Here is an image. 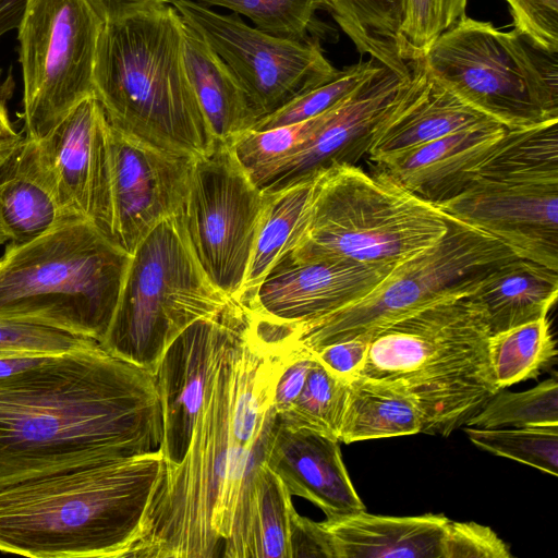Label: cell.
Instances as JSON below:
<instances>
[{"mask_svg": "<svg viewBox=\"0 0 558 558\" xmlns=\"http://www.w3.org/2000/svg\"><path fill=\"white\" fill-rule=\"evenodd\" d=\"M488 354L499 389L537 377L557 356L547 317L490 335Z\"/></svg>", "mask_w": 558, "mask_h": 558, "instance_id": "31", "label": "cell"}, {"mask_svg": "<svg viewBox=\"0 0 558 558\" xmlns=\"http://www.w3.org/2000/svg\"><path fill=\"white\" fill-rule=\"evenodd\" d=\"M368 344L365 339H350L307 352L332 374L350 383L359 376Z\"/></svg>", "mask_w": 558, "mask_h": 558, "instance_id": "43", "label": "cell"}, {"mask_svg": "<svg viewBox=\"0 0 558 558\" xmlns=\"http://www.w3.org/2000/svg\"><path fill=\"white\" fill-rule=\"evenodd\" d=\"M111 126V125H110ZM111 238L128 254L182 209L193 159L111 126Z\"/></svg>", "mask_w": 558, "mask_h": 558, "instance_id": "18", "label": "cell"}, {"mask_svg": "<svg viewBox=\"0 0 558 558\" xmlns=\"http://www.w3.org/2000/svg\"><path fill=\"white\" fill-rule=\"evenodd\" d=\"M329 1L333 19L361 54H369L400 76L411 75L401 40L405 0Z\"/></svg>", "mask_w": 558, "mask_h": 558, "instance_id": "29", "label": "cell"}, {"mask_svg": "<svg viewBox=\"0 0 558 558\" xmlns=\"http://www.w3.org/2000/svg\"><path fill=\"white\" fill-rule=\"evenodd\" d=\"M514 29L537 49L558 54V0H505Z\"/></svg>", "mask_w": 558, "mask_h": 558, "instance_id": "40", "label": "cell"}, {"mask_svg": "<svg viewBox=\"0 0 558 558\" xmlns=\"http://www.w3.org/2000/svg\"><path fill=\"white\" fill-rule=\"evenodd\" d=\"M448 228L449 219L436 204L386 170L369 174L354 163H336L314 177L307 206L281 258L398 265L434 246Z\"/></svg>", "mask_w": 558, "mask_h": 558, "instance_id": "7", "label": "cell"}, {"mask_svg": "<svg viewBox=\"0 0 558 558\" xmlns=\"http://www.w3.org/2000/svg\"><path fill=\"white\" fill-rule=\"evenodd\" d=\"M156 375L100 343L0 379V482L155 451Z\"/></svg>", "mask_w": 558, "mask_h": 558, "instance_id": "1", "label": "cell"}, {"mask_svg": "<svg viewBox=\"0 0 558 558\" xmlns=\"http://www.w3.org/2000/svg\"><path fill=\"white\" fill-rule=\"evenodd\" d=\"M481 305L470 295L416 311L379 330L359 373L392 385L414 402L422 433L449 436L496 393Z\"/></svg>", "mask_w": 558, "mask_h": 558, "instance_id": "5", "label": "cell"}, {"mask_svg": "<svg viewBox=\"0 0 558 558\" xmlns=\"http://www.w3.org/2000/svg\"><path fill=\"white\" fill-rule=\"evenodd\" d=\"M183 27L167 1L104 22L94 96L113 129L195 158L209 153L217 140L187 76Z\"/></svg>", "mask_w": 558, "mask_h": 558, "instance_id": "3", "label": "cell"}, {"mask_svg": "<svg viewBox=\"0 0 558 558\" xmlns=\"http://www.w3.org/2000/svg\"><path fill=\"white\" fill-rule=\"evenodd\" d=\"M555 424H558V383L553 377L520 392L498 390L465 426L492 428Z\"/></svg>", "mask_w": 558, "mask_h": 558, "instance_id": "35", "label": "cell"}, {"mask_svg": "<svg viewBox=\"0 0 558 558\" xmlns=\"http://www.w3.org/2000/svg\"><path fill=\"white\" fill-rule=\"evenodd\" d=\"M50 356L52 355L19 351H0V379L36 366Z\"/></svg>", "mask_w": 558, "mask_h": 558, "instance_id": "45", "label": "cell"}, {"mask_svg": "<svg viewBox=\"0 0 558 558\" xmlns=\"http://www.w3.org/2000/svg\"><path fill=\"white\" fill-rule=\"evenodd\" d=\"M131 255L87 219L69 216L41 235L9 242L0 258V318L104 341Z\"/></svg>", "mask_w": 558, "mask_h": 558, "instance_id": "6", "label": "cell"}, {"mask_svg": "<svg viewBox=\"0 0 558 558\" xmlns=\"http://www.w3.org/2000/svg\"><path fill=\"white\" fill-rule=\"evenodd\" d=\"M410 77L383 66L352 94L322 113L311 137L278 169L263 192L280 191L336 163L355 165L367 154L376 126Z\"/></svg>", "mask_w": 558, "mask_h": 558, "instance_id": "19", "label": "cell"}, {"mask_svg": "<svg viewBox=\"0 0 558 558\" xmlns=\"http://www.w3.org/2000/svg\"><path fill=\"white\" fill-rule=\"evenodd\" d=\"M319 120L320 114L268 130L248 129L228 144L246 175L263 191L278 169L311 137Z\"/></svg>", "mask_w": 558, "mask_h": 558, "instance_id": "32", "label": "cell"}, {"mask_svg": "<svg viewBox=\"0 0 558 558\" xmlns=\"http://www.w3.org/2000/svg\"><path fill=\"white\" fill-rule=\"evenodd\" d=\"M102 23L88 0H28L16 28L26 138H44L94 95Z\"/></svg>", "mask_w": 558, "mask_h": 558, "instance_id": "12", "label": "cell"}, {"mask_svg": "<svg viewBox=\"0 0 558 558\" xmlns=\"http://www.w3.org/2000/svg\"><path fill=\"white\" fill-rule=\"evenodd\" d=\"M384 65L371 59L339 70L328 82L305 92L277 111L260 119L253 130H268L295 124L315 118L352 94L367 80L380 71Z\"/></svg>", "mask_w": 558, "mask_h": 558, "instance_id": "37", "label": "cell"}, {"mask_svg": "<svg viewBox=\"0 0 558 558\" xmlns=\"http://www.w3.org/2000/svg\"><path fill=\"white\" fill-rule=\"evenodd\" d=\"M245 15L257 29L286 39L304 41L314 29L315 13L330 9L329 0H192Z\"/></svg>", "mask_w": 558, "mask_h": 558, "instance_id": "36", "label": "cell"}, {"mask_svg": "<svg viewBox=\"0 0 558 558\" xmlns=\"http://www.w3.org/2000/svg\"><path fill=\"white\" fill-rule=\"evenodd\" d=\"M506 543L488 526L450 521L442 541L441 558H510Z\"/></svg>", "mask_w": 558, "mask_h": 558, "instance_id": "41", "label": "cell"}, {"mask_svg": "<svg viewBox=\"0 0 558 558\" xmlns=\"http://www.w3.org/2000/svg\"><path fill=\"white\" fill-rule=\"evenodd\" d=\"M166 461L161 449L0 482V551L118 558L142 537Z\"/></svg>", "mask_w": 558, "mask_h": 558, "instance_id": "2", "label": "cell"}, {"mask_svg": "<svg viewBox=\"0 0 558 558\" xmlns=\"http://www.w3.org/2000/svg\"><path fill=\"white\" fill-rule=\"evenodd\" d=\"M469 439L493 454L558 474V424L515 427H464Z\"/></svg>", "mask_w": 558, "mask_h": 558, "instance_id": "34", "label": "cell"}, {"mask_svg": "<svg viewBox=\"0 0 558 558\" xmlns=\"http://www.w3.org/2000/svg\"><path fill=\"white\" fill-rule=\"evenodd\" d=\"M448 522L442 514L395 517L361 510L320 524L335 558H441Z\"/></svg>", "mask_w": 558, "mask_h": 558, "instance_id": "23", "label": "cell"}, {"mask_svg": "<svg viewBox=\"0 0 558 558\" xmlns=\"http://www.w3.org/2000/svg\"><path fill=\"white\" fill-rule=\"evenodd\" d=\"M422 433V418L410 397L401 389L364 377L349 383L339 441L408 436Z\"/></svg>", "mask_w": 558, "mask_h": 558, "instance_id": "28", "label": "cell"}, {"mask_svg": "<svg viewBox=\"0 0 558 558\" xmlns=\"http://www.w3.org/2000/svg\"><path fill=\"white\" fill-rule=\"evenodd\" d=\"M396 266L281 258L255 289L236 299L247 312V336L262 341L340 310L371 292Z\"/></svg>", "mask_w": 558, "mask_h": 558, "instance_id": "15", "label": "cell"}, {"mask_svg": "<svg viewBox=\"0 0 558 558\" xmlns=\"http://www.w3.org/2000/svg\"><path fill=\"white\" fill-rule=\"evenodd\" d=\"M267 194L246 175L228 143L193 159L179 215L191 250L210 282L238 299L245 281Z\"/></svg>", "mask_w": 558, "mask_h": 558, "instance_id": "13", "label": "cell"}, {"mask_svg": "<svg viewBox=\"0 0 558 558\" xmlns=\"http://www.w3.org/2000/svg\"><path fill=\"white\" fill-rule=\"evenodd\" d=\"M183 58L201 110L217 141L229 143L255 125L257 118L248 98L227 64L185 23Z\"/></svg>", "mask_w": 558, "mask_h": 558, "instance_id": "26", "label": "cell"}, {"mask_svg": "<svg viewBox=\"0 0 558 558\" xmlns=\"http://www.w3.org/2000/svg\"><path fill=\"white\" fill-rule=\"evenodd\" d=\"M489 121L435 82L420 60L412 64L411 77L376 126L367 155L380 166L421 145Z\"/></svg>", "mask_w": 558, "mask_h": 558, "instance_id": "21", "label": "cell"}, {"mask_svg": "<svg viewBox=\"0 0 558 558\" xmlns=\"http://www.w3.org/2000/svg\"><path fill=\"white\" fill-rule=\"evenodd\" d=\"M427 74L507 130L558 120V54L514 28L462 16L422 59Z\"/></svg>", "mask_w": 558, "mask_h": 558, "instance_id": "11", "label": "cell"}, {"mask_svg": "<svg viewBox=\"0 0 558 558\" xmlns=\"http://www.w3.org/2000/svg\"><path fill=\"white\" fill-rule=\"evenodd\" d=\"M448 219L447 233L434 246L398 264L357 301L270 336L267 351L282 355L350 339L369 341L383 328L416 311L472 294L489 274L518 257L492 235Z\"/></svg>", "mask_w": 558, "mask_h": 558, "instance_id": "8", "label": "cell"}, {"mask_svg": "<svg viewBox=\"0 0 558 558\" xmlns=\"http://www.w3.org/2000/svg\"><path fill=\"white\" fill-rule=\"evenodd\" d=\"M96 343L99 342L47 325L0 318V351L57 355Z\"/></svg>", "mask_w": 558, "mask_h": 558, "instance_id": "39", "label": "cell"}, {"mask_svg": "<svg viewBox=\"0 0 558 558\" xmlns=\"http://www.w3.org/2000/svg\"><path fill=\"white\" fill-rule=\"evenodd\" d=\"M244 305L232 299L216 316L184 329L165 351L156 373L166 463L184 456L192 432L227 352L247 326Z\"/></svg>", "mask_w": 558, "mask_h": 558, "instance_id": "17", "label": "cell"}, {"mask_svg": "<svg viewBox=\"0 0 558 558\" xmlns=\"http://www.w3.org/2000/svg\"><path fill=\"white\" fill-rule=\"evenodd\" d=\"M65 217L40 173L33 141L24 137L9 173L0 182V218L9 242H28Z\"/></svg>", "mask_w": 558, "mask_h": 558, "instance_id": "27", "label": "cell"}, {"mask_svg": "<svg viewBox=\"0 0 558 558\" xmlns=\"http://www.w3.org/2000/svg\"><path fill=\"white\" fill-rule=\"evenodd\" d=\"M436 205L519 258L558 271V122L507 130L470 184Z\"/></svg>", "mask_w": 558, "mask_h": 558, "instance_id": "9", "label": "cell"}, {"mask_svg": "<svg viewBox=\"0 0 558 558\" xmlns=\"http://www.w3.org/2000/svg\"><path fill=\"white\" fill-rule=\"evenodd\" d=\"M24 137L21 135L14 138L0 141V182L9 173Z\"/></svg>", "mask_w": 558, "mask_h": 558, "instance_id": "47", "label": "cell"}, {"mask_svg": "<svg viewBox=\"0 0 558 558\" xmlns=\"http://www.w3.org/2000/svg\"><path fill=\"white\" fill-rule=\"evenodd\" d=\"M291 497L279 477L260 461L223 542V557L293 558L299 513Z\"/></svg>", "mask_w": 558, "mask_h": 558, "instance_id": "24", "label": "cell"}, {"mask_svg": "<svg viewBox=\"0 0 558 558\" xmlns=\"http://www.w3.org/2000/svg\"><path fill=\"white\" fill-rule=\"evenodd\" d=\"M17 136H20V134L14 130L10 121L8 110L0 92V141L10 140Z\"/></svg>", "mask_w": 558, "mask_h": 558, "instance_id": "48", "label": "cell"}, {"mask_svg": "<svg viewBox=\"0 0 558 558\" xmlns=\"http://www.w3.org/2000/svg\"><path fill=\"white\" fill-rule=\"evenodd\" d=\"M227 64L257 121L333 78L335 69L316 39L296 41L264 33L236 15L192 0H166Z\"/></svg>", "mask_w": 558, "mask_h": 558, "instance_id": "14", "label": "cell"}, {"mask_svg": "<svg viewBox=\"0 0 558 558\" xmlns=\"http://www.w3.org/2000/svg\"><path fill=\"white\" fill-rule=\"evenodd\" d=\"M507 129L485 122L421 145L378 166L413 194L433 204L462 192L476 167Z\"/></svg>", "mask_w": 558, "mask_h": 558, "instance_id": "22", "label": "cell"}, {"mask_svg": "<svg viewBox=\"0 0 558 558\" xmlns=\"http://www.w3.org/2000/svg\"><path fill=\"white\" fill-rule=\"evenodd\" d=\"M348 393L349 381L314 359L300 395L277 417L286 426L308 428L339 440Z\"/></svg>", "mask_w": 558, "mask_h": 558, "instance_id": "33", "label": "cell"}, {"mask_svg": "<svg viewBox=\"0 0 558 558\" xmlns=\"http://www.w3.org/2000/svg\"><path fill=\"white\" fill-rule=\"evenodd\" d=\"M28 0H0V37L16 29Z\"/></svg>", "mask_w": 558, "mask_h": 558, "instance_id": "46", "label": "cell"}, {"mask_svg": "<svg viewBox=\"0 0 558 558\" xmlns=\"http://www.w3.org/2000/svg\"><path fill=\"white\" fill-rule=\"evenodd\" d=\"M233 344L207 392L183 458L166 463L142 537L126 557L210 558L230 535L277 417L275 413L254 446L234 439L229 390Z\"/></svg>", "mask_w": 558, "mask_h": 558, "instance_id": "4", "label": "cell"}, {"mask_svg": "<svg viewBox=\"0 0 558 558\" xmlns=\"http://www.w3.org/2000/svg\"><path fill=\"white\" fill-rule=\"evenodd\" d=\"M468 0H405L401 27L402 54L412 64L422 60L435 40L465 15Z\"/></svg>", "mask_w": 558, "mask_h": 558, "instance_id": "38", "label": "cell"}, {"mask_svg": "<svg viewBox=\"0 0 558 558\" xmlns=\"http://www.w3.org/2000/svg\"><path fill=\"white\" fill-rule=\"evenodd\" d=\"M9 241H10V238H9L8 231L0 218V245H2L4 243H9Z\"/></svg>", "mask_w": 558, "mask_h": 558, "instance_id": "49", "label": "cell"}, {"mask_svg": "<svg viewBox=\"0 0 558 558\" xmlns=\"http://www.w3.org/2000/svg\"><path fill=\"white\" fill-rule=\"evenodd\" d=\"M160 1L166 0H88L102 22L121 17Z\"/></svg>", "mask_w": 558, "mask_h": 558, "instance_id": "44", "label": "cell"}, {"mask_svg": "<svg viewBox=\"0 0 558 558\" xmlns=\"http://www.w3.org/2000/svg\"><path fill=\"white\" fill-rule=\"evenodd\" d=\"M110 133L93 95L44 138L32 141L40 173L63 215L89 220L112 240Z\"/></svg>", "mask_w": 558, "mask_h": 558, "instance_id": "16", "label": "cell"}, {"mask_svg": "<svg viewBox=\"0 0 558 558\" xmlns=\"http://www.w3.org/2000/svg\"><path fill=\"white\" fill-rule=\"evenodd\" d=\"M282 369L275 386L272 408L277 415L286 412L300 395L314 362L310 352L292 350L282 355Z\"/></svg>", "mask_w": 558, "mask_h": 558, "instance_id": "42", "label": "cell"}, {"mask_svg": "<svg viewBox=\"0 0 558 558\" xmlns=\"http://www.w3.org/2000/svg\"><path fill=\"white\" fill-rule=\"evenodd\" d=\"M340 441L308 428H293L276 417L263 462L291 496L305 498L327 518L365 510L347 468Z\"/></svg>", "mask_w": 558, "mask_h": 558, "instance_id": "20", "label": "cell"}, {"mask_svg": "<svg viewBox=\"0 0 558 558\" xmlns=\"http://www.w3.org/2000/svg\"><path fill=\"white\" fill-rule=\"evenodd\" d=\"M314 177L280 191L265 192L267 203L240 295L255 289L287 253L307 206Z\"/></svg>", "mask_w": 558, "mask_h": 558, "instance_id": "30", "label": "cell"}, {"mask_svg": "<svg viewBox=\"0 0 558 558\" xmlns=\"http://www.w3.org/2000/svg\"><path fill=\"white\" fill-rule=\"evenodd\" d=\"M558 295V271L514 258L470 294L484 311L490 335L547 317Z\"/></svg>", "mask_w": 558, "mask_h": 558, "instance_id": "25", "label": "cell"}, {"mask_svg": "<svg viewBox=\"0 0 558 558\" xmlns=\"http://www.w3.org/2000/svg\"><path fill=\"white\" fill-rule=\"evenodd\" d=\"M207 278L180 215L157 225L137 245L101 345L156 375L165 351L191 324L218 315L231 301Z\"/></svg>", "mask_w": 558, "mask_h": 558, "instance_id": "10", "label": "cell"}]
</instances>
